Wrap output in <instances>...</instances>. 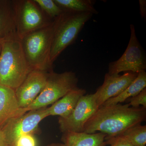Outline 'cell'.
<instances>
[{"label": "cell", "instance_id": "1", "mask_svg": "<svg viewBox=\"0 0 146 146\" xmlns=\"http://www.w3.org/2000/svg\"><path fill=\"white\" fill-rule=\"evenodd\" d=\"M146 109L130 107L128 103L102 105L85 123L83 132L100 131L106 137L117 136L131 127L145 120Z\"/></svg>", "mask_w": 146, "mask_h": 146}, {"label": "cell", "instance_id": "2", "mask_svg": "<svg viewBox=\"0 0 146 146\" xmlns=\"http://www.w3.org/2000/svg\"><path fill=\"white\" fill-rule=\"evenodd\" d=\"M0 52V84L16 90L32 70L19 39L3 41Z\"/></svg>", "mask_w": 146, "mask_h": 146}, {"label": "cell", "instance_id": "3", "mask_svg": "<svg viewBox=\"0 0 146 146\" xmlns=\"http://www.w3.org/2000/svg\"><path fill=\"white\" fill-rule=\"evenodd\" d=\"M54 21L49 25L29 33L20 39L22 48L32 70L53 71L50 54Z\"/></svg>", "mask_w": 146, "mask_h": 146}, {"label": "cell", "instance_id": "4", "mask_svg": "<svg viewBox=\"0 0 146 146\" xmlns=\"http://www.w3.org/2000/svg\"><path fill=\"white\" fill-rule=\"evenodd\" d=\"M94 14L63 11L54 20V33L50 54L53 65L63 51L75 41L85 24Z\"/></svg>", "mask_w": 146, "mask_h": 146}, {"label": "cell", "instance_id": "5", "mask_svg": "<svg viewBox=\"0 0 146 146\" xmlns=\"http://www.w3.org/2000/svg\"><path fill=\"white\" fill-rule=\"evenodd\" d=\"M78 78L75 73L49 72L44 89L36 99L25 108L27 112L44 108L53 104L70 91L78 88Z\"/></svg>", "mask_w": 146, "mask_h": 146}, {"label": "cell", "instance_id": "6", "mask_svg": "<svg viewBox=\"0 0 146 146\" xmlns=\"http://www.w3.org/2000/svg\"><path fill=\"white\" fill-rule=\"evenodd\" d=\"M11 2L20 40L29 33L49 25L54 21L42 11L34 0H16Z\"/></svg>", "mask_w": 146, "mask_h": 146}, {"label": "cell", "instance_id": "7", "mask_svg": "<svg viewBox=\"0 0 146 146\" xmlns=\"http://www.w3.org/2000/svg\"><path fill=\"white\" fill-rule=\"evenodd\" d=\"M131 35L125 51L118 60L109 63L108 74H119L121 72L138 73L145 71L146 57L145 51L136 36L134 25H131Z\"/></svg>", "mask_w": 146, "mask_h": 146}, {"label": "cell", "instance_id": "8", "mask_svg": "<svg viewBox=\"0 0 146 146\" xmlns=\"http://www.w3.org/2000/svg\"><path fill=\"white\" fill-rule=\"evenodd\" d=\"M98 108L95 94L84 95L68 117L58 118L60 131L63 133L83 132L85 123Z\"/></svg>", "mask_w": 146, "mask_h": 146}, {"label": "cell", "instance_id": "9", "mask_svg": "<svg viewBox=\"0 0 146 146\" xmlns=\"http://www.w3.org/2000/svg\"><path fill=\"white\" fill-rule=\"evenodd\" d=\"M49 116L48 108L30 110L24 115L9 120L1 129L12 145L20 136L32 133L36 130L39 123Z\"/></svg>", "mask_w": 146, "mask_h": 146}, {"label": "cell", "instance_id": "10", "mask_svg": "<svg viewBox=\"0 0 146 146\" xmlns=\"http://www.w3.org/2000/svg\"><path fill=\"white\" fill-rule=\"evenodd\" d=\"M49 72L33 70L15 90L20 108H26L33 102L44 89Z\"/></svg>", "mask_w": 146, "mask_h": 146}, {"label": "cell", "instance_id": "11", "mask_svg": "<svg viewBox=\"0 0 146 146\" xmlns=\"http://www.w3.org/2000/svg\"><path fill=\"white\" fill-rule=\"evenodd\" d=\"M138 74L131 72H127L121 75L106 73L102 85L94 93L98 107L109 99L121 94L133 82Z\"/></svg>", "mask_w": 146, "mask_h": 146}, {"label": "cell", "instance_id": "12", "mask_svg": "<svg viewBox=\"0 0 146 146\" xmlns=\"http://www.w3.org/2000/svg\"><path fill=\"white\" fill-rule=\"evenodd\" d=\"M26 112L19 106L15 90L0 84V129L11 119Z\"/></svg>", "mask_w": 146, "mask_h": 146}, {"label": "cell", "instance_id": "13", "mask_svg": "<svg viewBox=\"0 0 146 146\" xmlns=\"http://www.w3.org/2000/svg\"><path fill=\"white\" fill-rule=\"evenodd\" d=\"M86 94L85 89L78 87L70 91L48 108L49 116L67 117L72 112L80 98Z\"/></svg>", "mask_w": 146, "mask_h": 146}, {"label": "cell", "instance_id": "14", "mask_svg": "<svg viewBox=\"0 0 146 146\" xmlns=\"http://www.w3.org/2000/svg\"><path fill=\"white\" fill-rule=\"evenodd\" d=\"M106 136L102 132L88 133L68 131L63 133L61 140L64 146H106Z\"/></svg>", "mask_w": 146, "mask_h": 146}, {"label": "cell", "instance_id": "15", "mask_svg": "<svg viewBox=\"0 0 146 146\" xmlns=\"http://www.w3.org/2000/svg\"><path fill=\"white\" fill-rule=\"evenodd\" d=\"M18 39L12 2L2 10L0 8V39L3 41Z\"/></svg>", "mask_w": 146, "mask_h": 146}, {"label": "cell", "instance_id": "16", "mask_svg": "<svg viewBox=\"0 0 146 146\" xmlns=\"http://www.w3.org/2000/svg\"><path fill=\"white\" fill-rule=\"evenodd\" d=\"M146 87V72L145 71H143L138 73L136 79L121 94L117 96L109 99L102 105L121 104L127 100L138 95Z\"/></svg>", "mask_w": 146, "mask_h": 146}, {"label": "cell", "instance_id": "17", "mask_svg": "<svg viewBox=\"0 0 146 146\" xmlns=\"http://www.w3.org/2000/svg\"><path fill=\"white\" fill-rule=\"evenodd\" d=\"M63 11L76 13L88 12L93 14L98 13L90 0H54Z\"/></svg>", "mask_w": 146, "mask_h": 146}, {"label": "cell", "instance_id": "18", "mask_svg": "<svg viewBox=\"0 0 146 146\" xmlns=\"http://www.w3.org/2000/svg\"><path fill=\"white\" fill-rule=\"evenodd\" d=\"M118 136L125 139L133 146H146V125L133 126Z\"/></svg>", "mask_w": 146, "mask_h": 146}, {"label": "cell", "instance_id": "19", "mask_svg": "<svg viewBox=\"0 0 146 146\" xmlns=\"http://www.w3.org/2000/svg\"><path fill=\"white\" fill-rule=\"evenodd\" d=\"M42 11L50 18L54 20L60 16L63 11L54 2V0H34Z\"/></svg>", "mask_w": 146, "mask_h": 146}, {"label": "cell", "instance_id": "20", "mask_svg": "<svg viewBox=\"0 0 146 146\" xmlns=\"http://www.w3.org/2000/svg\"><path fill=\"white\" fill-rule=\"evenodd\" d=\"M14 146H37L36 139L32 133L25 134L16 140Z\"/></svg>", "mask_w": 146, "mask_h": 146}, {"label": "cell", "instance_id": "21", "mask_svg": "<svg viewBox=\"0 0 146 146\" xmlns=\"http://www.w3.org/2000/svg\"><path fill=\"white\" fill-rule=\"evenodd\" d=\"M129 104L133 108L140 107V105L146 109V88L134 97L129 98Z\"/></svg>", "mask_w": 146, "mask_h": 146}, {"label": "cell", "instance_id": "22", "mask_svg": "<svg viewBox=\"0 0 146 146\" xmlns=\"http://www.w3.org/2000/svg\"><path fill=\"white\" fill-rule=\"evenodd\" d=\"M105 140L106 145H110V146H133L125 139L119 136L106 137Z\"/></svg>", "mask_w": 146, "mask_h": 146}, {"label": "cell", "instance_id": "23", "mask_svg": "<svg viewBox=\"0 0 146 146\" xmlns=\"http://www.w3.org/2000/svg\"><path fill=\"white\" fill-rule=\"evenodd\" d=\"M0 146H13L7 139L5 134L1 129H0Z\"/></svg>", "mask_w": 146, "mask_h": 146}, {"label": "cell", "instance_id": "24", "mask_svg": "<svg viewBox=\"0 0 146 146\" xmlns=\"http://www.w3.org/2000/svg\"><path fill=\"white\" fill-rule=\"evenodd\" d=\"M139 2L141 16L142 18H145L146 16V1L145 0H140Z\"/></svg>", "mask_w": 146, "mask_h": 146}, {"label": "cell", "instance_id": "25", "mask_svg": "<svg viewBox=\"0 0 146 146\" xmlns=\"http://www.w3.org/2000/svg\"><path fill=\"white\" fill-rule=\"evenodd\" d=\"M46 146H64L63 144L61 143H52Z\"/></svg>", "mask_w": 146, "mask_h": 146}, {"label": "cell", "instance_id": "26", "mask_svg": "<svg viewBox=\"0 0 146 146\" xmlns=\"http://www.w3.org/2000/svg\"><path fill=\"white\" fill-rule=\"evenodd\" d=\"M1 43L0 44V52H1Z\"/></svg>", "mask_w": 146, "mask_h": 146}, {"label": "cell", "instance_id": "27", "mask_svg": "<svg viewBox=\"0 0 146 146\" xmlns=\"http://www.w3.org/2000/svg\"><path fill=\"white\" fill-rule=\"evenodd\" d=\"M3 41V40H2V39H0V44L1 43V42H2Z\"/></svg>", "mask_w": 146, "mask_h": 146}]
</instances>
